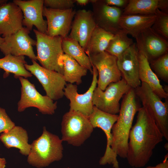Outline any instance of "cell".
Instances as JSON below:
<instances>
[{
  "label": "cell",
  "instance_id": "obj_1",
  "mask_svg": "<svg viewBox=\"0 0 168 168\" xmlns=\"http://www.w3.org/2000/svg\"><path fill=\"white\" fill-rule=\"evenodd\" d=\"M163 137L154 120L143 107L138 111L135 124L130 130L126 158L131 166H145L151 157L156 146Z\"/></svg>",
  "mask_w": 168,
  "mask_h": 168
},
{
  "label": "cell",
  "instance_id": "obj_2",
  "mask_svg": "<svg viewBox=\"0 0 168 168\" xmlns=\"http://www.w3.org/2000/svg\"><path fill=\"white\" fill-rule=\"evenodd\" d=\"M136 99L134 89L131 88L124 96L118 119L112 128L111 149L117 156L123 158L127 157L129 135L134 116L141 107Z\"/></svg>",
  "mask_w": 168,
  "mask_h": 168
},
{
  "label": "cell",
  "instance_id": "obj_3",
  "mask_svg": "<svg viewBox=\"0 0 168 168\" xmlns=\"http://www.w3.org/2000/svg\"><path fill=\"white\" fill-rule=\"evenodd\" d=\"M63 141L43 128L41 135L31 144L27 161L33 166L41 168L48 166L63 157Z\"/></svg>",
  "mask_w": 168,
  "mask_h": 168
},
{
  "label": "cell",
  "instance_id": "obj_4",
  "mask_svg": "<svg viewBox=\"0 0 168 168\" xmlns=\"http://www.w3.org/2000/svg\"><path fill=\"white\" fill-rule=\"evenodd\" d=\"M136 96L154 120L163 138L168 141V101L163 102L147 83L142 82L134 89Z\"/></svg>",
  "mask_w": 168,
  "mask_h": 168
},
{
  "label": "cell",
  "instance_id": "obj_5",
  "mask_svg": "<svg viewBox=\"0 0 168 168\" xmlns=\"http://www.w3.org/2000/svg\"><path fill=\"white\" fill-rule=\"evenodd\" d=\"M36 37L38 60L41 66L46 68L63 74V70L60 64V59L64 54L60 36H50L33 30Z\"/></svg>",
  "mask_w": 168,
  "mask_h": 168
},
{
  "label": "cell",
  "instance_id": "obj_6",
  "mask_svg": "<svg viewBox=\"0 0 168 168\" xmlns=\"http://www.w3.org/2000/svg\"><path fill=\"white\" fill-rule=\"evenodd\" d=\"M61 125V139L75 147L83 144L94 128L88 117L79 112L69 110L63 115Z\"/></svg>",
  "mask_w": 168,
  "mask_h": 168
},
{
  "label": "cell",
  "instance_id": "obj_7",
  "mask_svg": "<svg viewBox=\"0 0 168 168\" xmlns=\"http://www.w3.org/2000/svg\"><path fill=\"white\" fill-rule=\"evenodd\" d=\"M131 88L123 78L110 83L104 91L96 87L92 96L93 105L103 112L116 114L120 111V100Z\"/></svg>",
  "mask_w": 168,
  "mask_h": 168
},
{
  "label": "cell",
  "instance_id": "obj_8",
  "mask_svg": "<svg viewBox=\"0 0 168 168\" xmlns=\"http://www.w3.org/2000/svg\"><path fill=\"white\" fill-rule=\"evenodd\" d=\"M21 85V96L17 103L19 112L26 108L35 107L43 114L52 115L57 108V102H54L47 95L43 96L36 89L34 85L23 77L18 78Z\"/></svg>",
  "mask_w": 168,
  "mask_h": 168
},
{
  "label": "cell",
  "instance_id": "obj_9",
  "mask_svg": "<svg viewBox=\"0 0 168 168\" xmlns=\"http://www.w3.org/2000/svg\"><path fill=\"white\" fill-rule=\"evenodd\" d=\"M32 64L25 65L26 69L33 75L42 85L47 96L53 100L64 96V90L67 84L62 74L46 68L31 60Z\"/></svg>",
  "mask_w": 168,
  "mask_h": 168
},
{
  "label": "cell",
  "instance_id": "obj_10",
  "mask_svg": "<svg viewBox=\"0 0 168 168\" xmlns=\"http://www.w3.org/2000/svg\"><path fill=\"white\" fill-rule=\"evenodd\" d=\"M118 117V114H112L103 112L95 106L92 113L88 117L93 128H101L106 137V150L104 155L100 160L99 164L101 165H112L114 168H119L117 158V156L112 152L111 148L112 139V128Z\"/></svg>",
  "mask_w": 168,
  "mask_h": 168
},
{
  "label": "cell",
  "instance_id": "obj_11",
  "mask_svg": "<svg viewBox=\"0 0 168 168\" xmlns=\"http://www.w3.org/2000/svg\"><path fill=\"white\" fill-rule=\"evenodd\" d=\"M88 57L92 66L98 71L97 87L101 90L104 91L110 83L118 82L122 79L116 57L105 51Z\"/></svg>",
  "mask_w": 168,
  "mask_h": 168
},
{
  "label": "cell",
  "instance_id": "obj_12",
  "mask_svg": "<svg viewBox=\"0 0 168 168\" xmlns=\"http://www.w3.org/2000/svg\"><path fill=\"white\" fill-rule=\"evenodd\" d=\"M30 32L23 27L16 33L3 37L4 40L0 45V51L5 55L26 56L31 60L36 61V56L33 49L36 41L30 36Z\"/></svg>",
  "mask_w": 168,
  "mask_h": 168
},
{
  "label": "cell",
  "instance_id": "obj_13",
  "mask_svg": "<svg viewBox=\"0 0 168 168\" xmlns=\"http://www.w3.org/2000/svg\"><path fill=\"white\" fill-rule=\"evenodd\" d=\"M92 67V80L90 87L85 93L79 94L77 85L69 83L66 84L64 90V96L70 101L69 110L79 112L88 117L93 110L92 96L98 81V71L95 66Z\"/></svg>",
  "mask_w": 168,
  "mask_h": 168
},
{
  "label": "cell",
  "instance_id": "obj_14",
  "mask_svg": "<svg viewBox=\"0 0 168 168\" xmlns=\"http://www.w3.org/2000/svg\"><path fill=\"white\" fill-rule=\"evenodd\" d=\"M76 11L73 8L58 10L44 6L43 15L47 19V34L63 38L68 37Z\"/></svg>",
  "mask_w": 168,
  "mask_h": 168
},
{
  "label": "cell",
  "instance_id": "obj_15",
  "mask_svg": "<svg viewBox=\"0 0 168 168\" xmlns=\"http://www.w3.org/2000/svg\"><path fill=\"white\" fill-rule=\"evenodd\" d=\"M96 26L114 35L121 29L119 22L123 9L108 5L103 0H90Z\"/></svg>",
  "mask_w": 168,
  "mask_h": 168
},
{
  "label": "cell",
  "instance_id": "obj_16",
  "mask_svg": "<svg viewBox=\"0 0 168 168\" xmlns=\"http://www.w3.org/2000/svg\"><path fill=\"white\" fill-rule=\"evenodd\" d=\"M117 64L122 78L131 88L135 89L140 86L138 50L136 43L117 57Z\"/></svg>",
  "mask_w": 168,
  "mask_h": 168
},
{
  "label": "cell",
  "instance_id": "obj_17",
  "mask_svg": "<svg viewBox=\"0 0 168 168\" xmlns=\"http://www.w3.org/2000/svg\"><path fill=\"white\" fill-rule=\"evenodd\" d=\"M13 2L17 5L23 14V26L30 31L33 26L40 32L47 34V21L43 18V0H14Z\"/></svg>",
  "mask_w": 168,
  "mask_h": 168
},
{
  "label": "cell",
  "instance_id": "obj_18",
  "mask_svg": "<svg viewBox=\"0 0 168 168\" xmlns=\"http://www.w3.org/2000/svg\"><path fill=\"white\" fill-rule=\"evenodd\" d=\"M136 40L138 49L143 52L149 63L168 52V41L151 27L142 32Z\"/></svg>",
  "mask_w": 168,
  "mask_h": 168
},
{
  "label": "cell",
  "instance_id": "obj_19",
  "mask_svg": "<svg viewBox=\"0 0 168 168\" xmlns=\"http://www.w3.org/2000/svg\"><path fill=\"white\" fill-rule=\"evenodd\" d=\"M96 26L92 11L78 10L76 11L68 37L77 41L85 51Z\"/></svg>",
  "mask_w": 168,
  "mask_h": 168
},
{
  "label": "cell",
  "instance_id": "obj_20",
  "mask_svg": "<svg viewBox=\"0 0 168 168\" xmlns=\"http://www.w3.org/2000/svg\"><path fill=\"white\" fill-rule=\"evenodd\" d=\"M23 13L20 7L12 2L0 5V35L2 37L13 34L23 27Z\"/></svg>",
  "mask_w": 168,
  "mask_h": 168
},
{
  "label": "cell",
  "instance_id": "obj_21",
  "mask_svg": "<svg viewBox=\"0 0 168 168\" xmlns=\"http://www.w3.org/2000/svg\"><path fill=\"white\" fill-rule=\"evenodd\" d=\"M156 18L155 14L122 15L119 24L121 29L136 39L142 32L152 27Z\"/></svg>",
  "mask_w": 168,
  "mask_h": 168
},
{
  "label": "cell",
  "instance_id": "obj_22",
  "mask_svg": "<svg viewBox=\"0 0 168 168\" xmlns=\"http://www.w3.org/2000/svg\"><path fill=\"white\" fill-rule=\"evenodd\" d=\"M138 50L139 77L140 81L147 84L161 98L168 99V93L163 88L159 78L151 69L147 58L142 51Z\"/></svg>",
  "mask_w": 168,
  "mask_h": 168
},
{
  "label": "cell",
  "instance_id": "obj_23",
  "mask_svg": "<svg viewBox=\"0 0 168 168\" xmlns=\"http://www.w3.org/2000/svg\"><path fill=\"white\" fill-rule=\"evenodd\" d=\"M0 140L8 149L17 148L21 154L26 156L30 153L31 144L28 142V133L21 127L15 125L10 130L2 133Z\"/></svg>",
  "mask_w": 168,
  "mask_h": 168
},
{
  "label": "cell",
  "instance_id": "obj_24",
  "mask_svg": "<svg viewBox=\"0 0 168 168\" xmlns=\"http://www.w3.org/2000/svg\"><path fill=\"white\" fill-rule=\"evenodd\" d=\"M168 0H129L122 15L155 14L156 10L168 13Z\"/></svg>",
  "mask_w": 168,
  "mask_h": 168
},
{
  "label": "cell",
  "instance_id": "obj_25",
  "mask_svg": "<svg viewBox=\"0 0 168 168\" xmlns=\"http://www.w3.org/2000/svg\"><path fill=\"white\" fill-rule=\"evenodd\" d=\"M63 70V76L66 82L79 85L82 82V77L86 75L88 70L81 66L69 55L64 54L60 61Z\"/></svg>",
  "mask_w": 168,
  "mask_h": 168
},
{
  "label": "cell",
  "instance_id": "obj_26",
  "mask_svg": "<svg viewBox=\"0 0 168 168\" xmlns=\"http://www.w3.org/2000/svg\"><path fill=\"white\" fill-rule=\"evenodd\" d=\"M26 63L24 56H16L9 54L0 58V68L5 71L6 76L12 73L16 78L20 77L26 78L32 76L26 69L25 66Z\"/></svg>",
  "mask_w": 168,
  "mask_h": 168
},
{
  "label": "cell",
  "instance_id": "obj_27",
  "mask_svg": "<svg viewBox=\"0 0 168 168\" xmlns=\"http://www.w3.org/2000/svg\"><path fill=\"white\" fill-rule=\"evenodd\" d=\"M114 35L96 26L90 37L85 51L89 56L105 51Z\"/></svg>",
  "mask_w": 168,
  "mask_h": 168
},
{
  "label": "cell",
  "instance_id": "obj_28",
  "mask_svg": "<svg viewBox=\"0 0 168 168\" xmlns=\"http://www.w3.org/2000/svg\"><path fill=\"white\" fill-rule=\"evenodd\" d=\"M62 46L64 54L70 56L93 74L92 65L89 58L77 41L67 37L63 38Z\"/></svg>",
  "mask_w": 168,
  "mask_h": 168
},
{
  "label": "cell",
  "instance_id": "obj_29",
  "mask_svg": "<svg viewBox=\"0 0 168 168\" xmlns=\"http://www.w3.org/2000/svg\"><path fill=\"white\" fill-rule=\"evenodd\" d=\"M134 43L133 40L121 29L110 41L105 51L117 58Z\"/></svg>",
  "mask_w": 168,
  "mask_h": 168
},
{
  "label": "cell",
  "instance_id": "obj_30",
  "mask_svg": "<svg viewBox=\"0 0 168 168\" xmlns=\"http://www.w3.org/2000/svg\"><path fill=\"white\" fill-rule=\"evenodd\" d=\"M150 66L158 78L168 82V52L149 62Z\"/></svg>",
  "mask_w": 168,
  "mask_h": 168
},
{
  "label": "cell",
  "instance_id": "obj_31",
  "mask_svg": "<svg viewBox=\"0 0 168 168\" xmlns=\"http://www.w3.org/2000/svg\"><path fill=\"white\" fill-rule=\"evenodd\" d=\"M155 14L156 18L151 28L158 34L168 41V13L157 9Z\"/></svg>",
  "mask_w": 168,
  "mask_h": 168
},
{
  "label": "cell",
  "instance_id": "obj_32",
  "mask_svg": "<svg viewBox=\"0 0 168 168\" xmlns=\"http://www.w3.org/2000/svg\"><path fill=\"white\" fill-rule=\"evenodd\" d=\"M75 0H44V6L54 9L64 10L73 8Z\"/></svg>",
  "mask_w": 168,
  "mask_h": 168
},
{
  "label": "cell",
  "instance_id": "obj_33",
  "mask_svg": "<svg viewBox=\"0 0 168 168\" xmlns=\"http://www.w3.org/2000/svg\"><path fill=\"white\" fill-rule=\"evenodd\" d=\"M15 126L5 109L0 107V133L10 130Z\"/></svg>",
  "mask_w": 168,
  "mask_h": 168
},
{
  "label": "cell",
  "instance_id": "obj_34",
  "mask_svg": "<svg viewBox=\"0 0 168 168\" xmlns=\"http://www.w3.org/2000/svg\"><path fill=\"white\" fill-rule=\"evenodd\" d=\"M107 5L123 9L128 4L129 0H103Z\"/></svg>",
  "mask_w": 168,
  "mask_h": 168
},
{
  "label": "cell",
  "instance_id": "obj_35",
  "mask_svg": "<svg viewBox=\"0 0 168 168\" xmlns=\"http://www.w3.org/2000/svg\"><path fill=\"white\" fill-rule=\"evenodd\" d=\"M168 154L165 156L164 160L162 162L160 163L155 166H148L146 168H168Z\"/></svg>",
  "mask_w": 168,
  "mask_h": 168
},
{
  "label": "cell",
  "instance_id": "obj_36",
  "mask_svg": "<svg viewBox=\"0 0 168 168\" xmlns=\"http://www.w3.org/2000/svg\"><path fill=\"white\" fill-rule=\"evenodd\" d=\"M75 2L81 6H85L90 2V0H75Z\"/></svg>",
  "mask_w": 168,
  "mask_h": 168
},
{
  "label": "cell",
  "instance_id": "obj_37",
  "mask_svg": "<svg viewBox=\"0 0 168 168\" xmlns=\"http://www.w3.org/2000/svg\"><path fill=\"white\" fill-rule=\"evenodd\" d=\"M6 161L4 158H0V168H5Z\"/></svg>",
  "mask_w": 168,
  "mask_h": 168
},
{
  "label": "cell",
  "instance_id": "obj_38",
  "mask_svg": "<svg viewBox=\"0 0 168 168\" xmlns=\"http://www.w3.org/2000/svg\"><path fill=\"white\" fill-rule=\"evenodd\" d=\"M7 0H0V5L7 2Z\"/></svg>",
  "mask_w": 168,
  "mask_h": 168
},
{
  "label": "cell",
  "instance_id": "obj_39",
  "mask_svg": "<svg viewBox=\"0 0 168 168\" xmlns=\"http://www.w3.org/2000/svg\"><path fill=\"white\" fill-rule=\"evenodd\" d=\"M0 45L2 44L3 41H4V38L3 37H2L0 36Z\"/></svg>",
  "mask_w": 168,
  "mask_h": 168
},
{
  "label": "cell",
  "instance_id": "obj_40",
  "mask_svg": "<svg viewBox=\"0 0 168 168\" xmlns=\"http://www.w3.org/2000/svg\"><path fill=\"white\" fill-rule=\"evenodd\" d=\"M168 143H166L165 144V145L164 146V147L166 149H167V150H168Z\"/></svg>",
  "mask_w": 168,
  "mask_h": 168
}]
</instances>
